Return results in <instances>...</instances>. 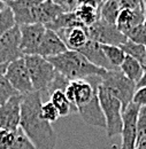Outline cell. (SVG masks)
<instances>
[{
  "instance_id": "obj_1",
  "label": "cell",
  "mask_w": 146,
  "mask_h": 149,
  "mask_svg": "<svg viewBox=\"0 0 146 149\" xmlns=\"http://www.w3.org/2000/svg\"><path fill=\"white\" fill-rule=\"evenodd\" d=\"M41 93L34 91L24 94L21 103L20 129L34 143L36 149H54L56 146V133L51 123L41 115Z\"/></svg>"
},
{
  "instance_id": "obj_2",
  "label": "cell",
  "mask_w": 146,
  "mask_h": 149,
  "mask_svg": "<svg viewBox=\"0 0 146 149\" xmlns=\"http://www.w3.org/2000/svg\"><path fill=\"white\" fill-rule=\"evenodd\" d=\"M54 69L70 80L86 79L90 77H102L107 70L95 67L77 51H67L60 55L47 58Z\"/></svg>"
},
{
  "instance_id": "obj_3",
  "label": "cell",
  "mask_w": 146,
  "mask_h": 149,
  "mask_svg": "<svg viewBox=\"0 0 146 149\" xmlns=\"http://www.w3.org/2000/svg\"><path fill=\"white\" fill-rule=\"evenodd\" d=\"M98 96L101 110L106 119L105 130L107 136L112 139L122 132V103L100 84L98 86Z\"/></svg>"
},
{
  "instance_id": "obj_4",
  "label": "cell",
  "mask_w": 146,
  "mask_h": 149,
  "mask_svg": "<svg viewBox=\"0 0 146 149\" xmlns=\"http://www.w3.org/2000/svg\"><path fill=\"white\" fill-rule=\"evenodd\" d=\"M23 58L30 74L34 90L40 93L45 92L54 80L58 71L45 57L39 55H24Z\"/></svg>"
},
{
  "instance_id": "obj_5",
  "label": "cell",
  "mask_w": 146,
  "mask_h": 149,
  "mask_svg": "<svg viewBox=\"0 0 146 149\" xmlns=\"http://www.w3.org/2000/svg\"><path fill=\"white\" fill-rule=\"evenodd\" d=\"M100 85L120 100L122 103V109L132 102L133 94L136 92V83L127 78L120 69L108 70L101 77Z\"/></svg>"
},
{
  "instance_id": "obj_6",
  "label": "cell",
  "mask_w": 146,
  "mask_h": 149,
  "mask_svg": "<svg viewBox=\"0 0 146 149\" xmlns=\"http://www.w3.org/2000/svg\"><path fill=\"white\" fill-rule=\"evenodd\" d=\"M90 40L97 41L100 45L121 46L128 39L117 29L116 24H110L99 19L94 24L86 28Z\"/></svg>"
},
{
  "instance_id": "obj_7",
  "label": "cell",
  "mask_w": 146,
  "mask_h": 149,
  "mask_svg": "<svg viewBox=\"0 0 146 149\" xmlns=\"http://www.w3.org/2000/svg\"><path fill=\"white\" fill-rule=\"evenodd\" d=\"M5 78L9 81V84L18 91L20 94L31 93L34 92V86L31 83V78L25 65L24 58H18L16 61L9 63L7 65V70Z\"/></svg>"
},
{
  "instance_id": "obj_8",
  "label": "cell",
  "mask_w": 146,
  "mask_h": 149,
  "mask_svg": "<svg viewBox=\"0 0 146 149\" xmlns=\"http://www.w3.org/2000/svg\"><path fill=\"white\" fill-rule=\"evenodd\" d=\"M140 107L133 102L122 110V143L121 149H135L137 140V120Z\"/></svg>"
},
{
  "instance_id": "obj_9",
  "label": "cell",
  "mask_w": 146,
  "mask_h": 149,
  "mask_svg": "<svg viewBox=\"0 0 146 149\" xmlns=\"http://www.w3.org/2000/svg\"><path fill=\"white\" fill-rule=\"evenodd\" d=\"M20 26L15 25L0 38V64H9L24 57L21 47Z\"/></svg>"
},
{
  "instance_id": "obj_10",
  "label": "cell",
  "mask_w": 146,
  "mask_h": 149,
  "mask_svg": "<svg viewBox=\"0 0 146 149\" xmlns=\"http://www.w3.org/2000/svg\"><path fill=\"white\" fill-rule=\"evenodd\" d=\"M21 32V51L23 55H36L37 49L44 38L46 28L41 23L20 25Z\"/></svg>"
},
{
  "instance_id": "obj_11",
  "label": "cell",
  "mask_w": 146,
  "mask_h": 149,
  "mask_svg": "<svg viewBox=\"0 0 146 149\" xmlns=\"http://www.w3.org/2000/svg\"><path fill=\"white\" fill-rule=\"evenodd\" d=\"M43 0H12L7 6L12 9L16 25L38 22V6Z\"/></svg>"
},
{
  "instance_id": "obj_12",
  "label": "cell",
  "mask_w": 146,
  "mask_h": 149,
  "mask_svg": "<svg viewBox=\"0 0 146 149\" xmlns=\"http://www.w3.org/2000/svg\"><path fill=\"white\" fill-rule=\"evenodd\" d=\"M22 100L23 95L18 94L0 107V129L15 132L20 127Z\"/></svg>"
},
{
  "instance_id": "obj_13",
  "label": "cell",
  "mask_w": 146,
  "mask_h": 149,
  "mask_svg": "<svg viewBox=\"0 0 146 149\" xmlns=\"http://www.w3.org/2000/svg\"><path fill=\"white\" fill-rule=\"evenodd\" d=\"M77 112L81 115L85 124L94 127L106 129V119L100 107L98 94L92 97V100L89 103L77 108Z\"/></svg>"
},
{
  "instance_id": "obj_14",
  "label": "cell",
  "mask_w": 146,
  "mask_h": 149,
  "mask_svg": "<svg viewBox=\"0 0 146 149\" xmlns=\"http://www.w3.org/2000/svg\"><path fill=\"white\" fill-rule=\"evenodd\" d=\"M67 51H68L67 46L61 40V38L58 36V33L52 30L46 29L44 38L37 49L36 55L45 57V58H50L53 56L60 55Z\"/></svg>"
},
{
  "instance_id": "obj_15",
  "label": "cell",
  "mask_w": 146,
  "mask_h": 149,
  "mask_svg": "<svg viewBox=\"0 0 146 149\" xmlns=\"http://www.w3.org/2000/svg\"><path fill=\"white\" fill-rule=\"evenodd\" d=\"M58 36L67 46L68 51L81 49L89 40L86 26H74L56 31Z\"/></svg>"
},
{
  "instance_id": "obj_16",
  "label": "cell",
  "mask_w": 146,
  "mask_h": 149,
  "mask_svg": "<svg viewBox=\"0 0 146 149\" xmlns=\"http://www.w3.org/2000/svg\"><path fill=\"white\" fill-rule=\"evenodd\" d=\"M77 52H79L89 62H91L92 64H94L95 67H99V68L105 69L107 71L115 69V68L112 67V64L106 58L101 45L97 41H93V40L89 39L86 41V44L81 49H78Z\"/></svg>"
},
{
  "instance_id": "obj_17",
  "label": "cell",
  "mask_w": 146,
  "mask_h": 149,
  "mask_svg": "<svg viewBox=\"0 0 146 149\" xmlns=\"http://www.w3.org/2000/svg\"><path fill=\"white\" fill-rule=\"evenodd\" d=\"M62 13L66 12L53 0H43L38 6V22L47 25Z\"/></svg>"
},
{
  "instance_id": "obj_18",
  "label": "cell",
  "mask_w": 146,
  "mask_h": 149,
  "mask_svg": "<svg viewBox=\"0 0 146 149\" xmlns=\"http://www.w3.org/2000/svg\"><path fill=\"white\" fill-rule=\"evenodd\" d=\"M74 26H84L77 19V16L75 15L74 12H69V13H62L61 15H59L56 19L51 22L50 24L45 25L46 29L52 30V31H59L62 29H68V28H74Z\"/></svg>"
},
{
  "instance_id": "obj_19",
  "label": "cell",
  "mask_w": 146,
  "mask_h": 149,
  "mask_svg": "<svg viewBox=\"0 0 146 149\" xmlns=\"http://www.w3.org/2000/svg\"><path fill=\"white\" fill-rule=\"evenodd\" d=\"M120 70L127 78H129L130 80H132L136 84L139 81V79L142 78L143 72H144L143 65L137 60L128 55H126L124 61L122 62V64L120 67Z\"/></svg>"
},
{
  "instance_id": "obj_20",
  "label": "cell",
  "mask_w": 146,
  "mask_h": 149,
  "mask_svg": "<svg viewBox=\"0 0 146 149\" xmlns=\"http://www.w3.org/2000/svg\"><path fill=\"white\" fill-rule=\"evenodd\" d=\"M50 101L54 104L60 117H67L72 112H76L72 103L68 101L63 90H55L54 92H52L50 95Z\"/></svg>"
},
{
  "instance_id": "obj_21",
  "label": "cell",
  "mask_w": 146,
  "mask_h": 149,
  "mask_svg": "<svg viewBox=\"0 0 146 149\" xmlns=\"http://www.w3.org/2000/svg\"><path fill=\"white\" fill-rule=\"evenodd\" d=\"M121 10L120 2L114 0H104L99 6L100 19L110 24H116V19Z\"/></svg>"
},
{
  "instance_id": "obj_22",
  "label": "cell",
  "mask_w": 146,
  "mask_h": 149,
  "mask_svg": "<svg viewBox=\"0 0 146 149\" xmlns=\"http://www.w3.org/2000/svg\"><path fill=\"white\" fill-rule=\"evenodd\" d=\"M101 47L106 58L112 64V67L115 69H120L122 62L126 58V53L123 52V49L120 46H114V45H101Z\"/></svg>"
},
{
  "instance_id": "obj_23",
  "label": "cell",
  "mask_w": 146,
  "mask_h": 149,
  "mask_svg": "<svg viewBox=\"0 0 146 149\" xmlns=\"http://www.w3.org/2000/svg\"><path fill=\"white\" fill-rule=\"evenodd\" d=\"M120 47L123 49V52L126 53V55L133 57V58L137 60L140 64L143 63L144 57H145V53H146L145 45L136 44V42H132V41H130V40H127V41H126L123 45H121Z\"/></svg>"
},
{
  "instance_id": "obj_24",
  "label": "cell",
  "mask_w": 146,
  "mask_h": 149,
  "mask_svg": "<svg viewBox=\"0 0 146 149\" xmlns=\"http://www.w3.org/2000/svg\"><path fill=\"white\" fill-rule=\"evenodd\" d=\"M15 25H16V23H15L13 12L7 6V8L0 14V38H1V36H4L8 30L14 28Z\"/></svg>"
},
{
  "instance_id": "obj_25",
  "label": "cell",
  "mask_w": 146,
  "mask_h": 149,
  "mask_svg": "<svg viewBox=\"0 0 146 149\" xmlns=\"http://www.w3.org/2000/svg\"><path fill=\"white\" fill-rule=\"evenodd\" d=\"M124 36L127 37L128 40L132 41V42L146 46V31L143 28V24L130 28L129 30L124 32Z\"/></svg>"
},
{
  "instance_id": "obj_26",
  "label": "cell",
  "mask_w": 146,
  "mask_h": 149,
  "mask_svg": "<svg viewBox=\"0 0 146 149\" xmlns=\"http://www.w3.org/2000/svg\"><path fill=\"white\" fill-rule=\"evenodd\" d=\"M18 94L20 93L9 84V81L5 77L0 79V107L2 104H5L11 97H13Z\"/></svg>"
},
{
  "instance_id": "obj_27",
  "label": "cell",
  "mask_w": 146,
  "mask_h": 149,
  "mask_svg": "<svg viewBox=\"0 0 146 149\" xmlns=\"http://www.w3.org/2000/svg\"><path fill=\"white\" fill-rule=\"evenodd\" d=\"M9 149H36L34 143L28 139V136L23 133V131L18 127L15 131V138Z\"/></svg>"
},
{
  "instance_id": "obj_28",
  "label": "cell",
  "mask_w": 146,
  "mask_h": 149,
  "mask_svg": "<svg viewBox=\"0 0 146 149\" xmlns=\"http://www.w3.org/2000/svg\"><path fill=\"white\" fill-rule=\"evenodd\" d=\"M40 115H41V117H43L45 120H47V122L51 123V124L56 122V120L60 118L59 111L56 110L54 104H53L51 101H47V102H45V103L41 104Z\"/></svg>"
},
{
  "instance_id": "obj_29",
  "label": "cell",
  "mask_w": 146,
  "mask_h": 149,
  "mask_svg": "<svg viewBox=\"0 0 146 149\" xmlns=\"http://www.w3.org/2000/svg\"><path fill=\"white\" fill-rule=\"evenodd\" d=\"M120 7L126 8V9H130L133 12H144V2L143 0H121L120 1Z\"/></svg>"
},
{
  "instance_id": "obj_30",
  "label": "cell",
  "mask_w": 146,
  "mask_h": 149,
  "mask_svg": "<svg viewBox=\"0 0 146 149\" xmlns=\"http://www.w3.org/2000/svg\"><path fill=\"white\" fill-rule=\"evenodd\" d=\"M146 135V111L144 108H140L137 120V139Z\"/></svg>"
},
{
  "instance_id": "obj_31",
  "label": "cell",
  "mask_w": 146,
  "mask_h": 149,
  "mask_svg": "<svg viewBox=\"0 0 146 149\" xmlns=\"http://www.w3.org/2000/svg\"><path fill=\"white\" fill-rule=\"evenodd\" d=\"M132 102L135 104L139 106L140 108L146 107V87L136 88V92H135L133 97H132Z\"/></svg>"
},
{
  "instance_id": "obj_32",
  "label": "cell",
  "mask_w": 146,
  "mask_h": 149,
  "mask_svg": "<svg viewBox=\"0 0 146 149\" xmlns=\"http://www.w3.org/2000/svg\"><path fill=\"white\" fill-rule=\"evenodd\" d=\"M55 3H58L65 12L69 13V12H74L76 9L78 0H56Z\"/></svg>"
},
{
  "instance_id": "obj_33",
  "label": "cell",
  "mask_w": 146,
  "mask_h": 149,
  "mask_svg": "<svg viewBox=\"0 0 146 149\" xmlns=\"http://www.w3.org/2000/svg\"><path fill=\"white\" fill-rule=\"evenodd\" d=\"M135 149H146V135H143L136 140Z\"/></svg>"
},
{
  "instance_id": "obj_34",
  "label": "cell",
  "mask_w": 146,
  "mask_h": 149,
  "mask_svg": "<svg viewBox=\"0 0 146 149\" xmlns=\"http://www.w3.org/2000/svg\"><path fill=\"white\" fill-rule=\"evenodd\" d=\"M140 87H146V69L144 70L143 76L139 79V81L136 84V88H140Z\"/></svg>"
},
{
  "instance_id": "obj_35",
  "label": "cell",
  "mask_w": 146,
  "mask_h": 149,
  "mask_svg": "<svg viewBox=\"0 0 146 149\" xmlns=\"http://www.w3.org/2000/svg\"><path fill=\"white\" fill-rule=\"evenodd\" d=\"M7 65L8 64H0V79L5 77L6 70H7Z\"/></svg>"
},
{
  "instance_id": "obj_36",
  "label": "cell",
  "mask_w": 146,
  "mask_h": 149,
  "mask_svg": "<svg viewBox=\"0 0 146 149\" xmlns=\"http://www.w3.org/2000/svg\"><path fill=\"white\" fill-rule=\"evenodd\" d=\"M7 8V3L5 2V1H2V0H0V14L5 10Z\"/></svg>"
},
{
  "instance_id": "obj_37",
  "label": "cell",
  "mask_w": 146,
  "mask_h": 149,
  "mask_svg": "<svg viewBox=\"0 0 146 149\" xmlns=\"http://www.w3.org/2000/svg\"><path fill=\"white\" fill-rule=\"evenodd\" d=\"M0 149H9V147H8V146H6L5 143H2V142L0 141Z\"/></svg>"
},
{
  "instance_id": "obj_38",
  "label": "cell",
  "mask_w": 146,
  "mask_h": 149,
  "mask_svg": "<svg viewBox=\"0 0 146 149\" xmlns=\"http://www.w3.org/2000/svg\"><path fill=\"white\" fill-rule=\"evenodd\" d=\"M142 65H143V68H144V70H145L146 69V53H145V57H144V61H143Z\"/></svg>"
},
{
  "instance_id": "obj_39",
  "label": "cell",
  "mask_w": 146,
  "mask_h": 149,
  "mask_svg": "<svg viewBox=\"0 0 146 149\" xmlns=\"http://www.w3.org/2000/svg\"><path fill=\"white\" fill-rule=\"evenodd\" d=\"M143 28H144V30L146 31V17H145V19H144V22H143Z\"/></svg>"
},
{
  "instance_id": "obj_40",
  "label": "cell",
  "mask_w": 146,
  "mask_h": 149,
  "mask_svg": "<svg viewBox=\"0 0 146 149\" xmlns=\"http://www.w3.org/2000/svg\"><path fill=\"white\" fill-rule=\"evenodd\" d=\"M143 2H144V9H145V15H146V0H143Z\"/></svg>"
},
{
  "instance_id": "obj_41",
  "label": "cell",
  "mask_w": 146,
  "mask_h": 149,
  "mask_svg": "<svg viewBox=\"0 0 146 149\" xmlns=\"http://www.w3.org/2000/svg\"><path fill=\"white\" fill-rule=\"evenodd\" d=\"M2 1H5L6 3H8V2H9V1H12V0H2Z\"/></svg>"
},
{
  "instance_id": "obj_42",
  "label": "cell",
  "mask_w": 146,
  "mask_h": 149,
  "mask_svg": "<svg viewBox=\"0 0 146 149\" xmlns=\"http://www.w3.org/2000/svg\"><path fill=\"white\" fill-rule=\"evenodd\" d=\"M102 1H104V0H102ZM114 1H117V2H120V1H121V0H114Z\"/></svg>"
},
{
  "instance_id": "obj_43",
  "label": "cell",
  "mask_w": 146,
  "mask_h": 149,
  "mask_svg": "<svg viewBox=\"0 0 146 149\" xmlns=\"http://www.w3.org/2000/svg\"><path fill=\"white\" fill-rule=\"evenodd\" d=\"M144 109H145V111H146V107H144Z\"/></svg>"
}]
</instances>
